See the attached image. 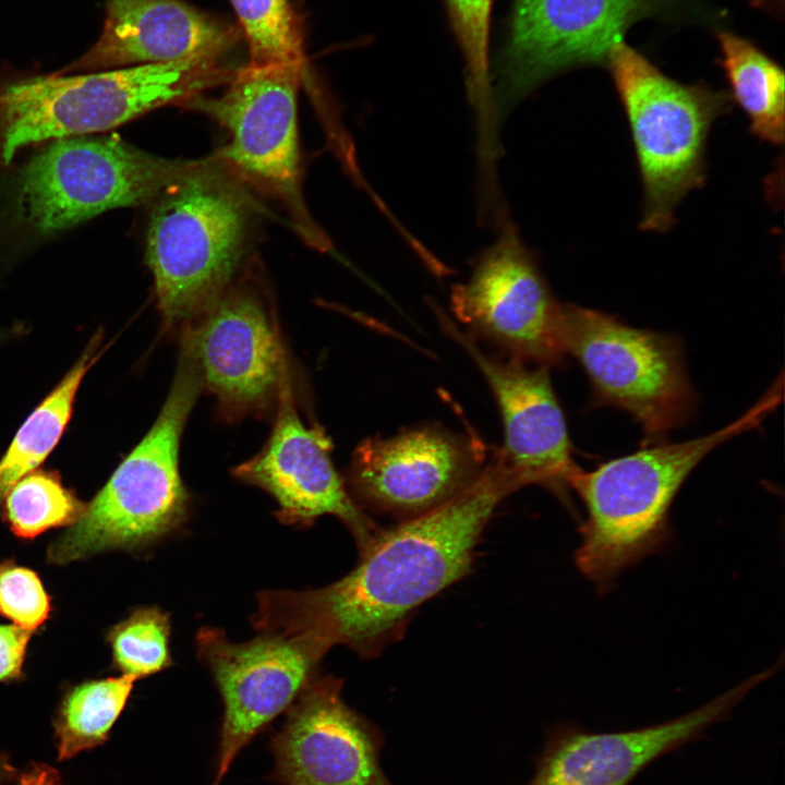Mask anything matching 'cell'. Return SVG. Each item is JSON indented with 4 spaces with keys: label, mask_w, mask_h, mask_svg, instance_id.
<instances>
[{
    "label": "cell",
    "mask_w": 785,
    "mask_h": 785,
    "mask_svg": "<svg viewBox=\"0 0 785 785\" xmlns=\"http://www.w3.org/2000/svg\"><path fill=\"white\" fill-rule=\"evenodd\" d=\"M230 2L247 40L249 64H298L307 70L300 24L290 0Z\"/></svg>",
    "instance_id": "25"
},
{
    "label": "cell",
    "mask_w": 785,
    "mask_h": 785,
    "mask_svg": "<svg viewBox=\"0 0 785 785\" xmlns=\"http://www.w3.org/2000/svg\"><path fill=\"white\" fill-rule=\"evenodd\" d=\"M730 99L744 111L753 135L774 146L785 138V76L783 69L749 40L727 32L717 34Z\"/></svg>",
    "instance_id": "21"
},
{
    "label": "cell",
    "mask_w": 785,
    "mask_h": 785,
    "mask_svg": "<svg viewBox=\"0 0 785 785\" xmlns=\"http://www.w3.org/2000/svg\"><path fill=\"white\" fill-rule=\"evenodd\" d=\"M32 632L0 624V683L23 678V665Z\"/></svg>",
    "instance_id": "28"
},
{
    "label": "cell",
    "mask_w": 785,
    "mask_h": 785,
    "mask_svg": "<svg viewBox=\"0 0 785 785\" xmlns=\"http://www.w3.org/2000/svg\"><path fill=\"white\" fill-rule=\"evenodd\" d=\"M460 45L467 84L476 111L480 140L495 134L496 111L488 75V33L493 0H444Z\"/></svg>",
    "instance_id": "24"
},
{
    "label": "cell",
    "mask_w": 785,
    "mask_h": 785,
    "mask_svg": "<svg viewBox=\"0 0 785 785\" xmlns=\"http://www.w3.org/2000/svg\"><path fill=\"white\" fill-rule=\"evenodd\" d=\"M608 67L631 134L643 189L640 228L664 232L681 201L703 185L706 144L717 118L730 110L727 92L679 83L624 40Z\"/></svg>",
    "instance_id": "6"
},
{
    "label": "cell",
    "mask_w": 785,
    "mask_h": 785,
    "mask_svg": "<svg viewBox=\"0 0 785 785\" xmlns=\"http://www.w3.org/2000/svg\"><path fill=\"white\" fill-rule=\"evenodd\" d=\"M661 4L662 0H514L498 63L499 107L561 71L606 65L611 48L624 40L626 29Z\"/></svg>",
    "instance_id": "13"
},
{
    "label": "cell",
    "mask_w": 785,
    "mask_h": 785,
    "mask_svg": "<svg viewBox=\"0 0 785 785\" xmlns=\"http://www.w3.org/2000/svg\"><path fill=\"white\" fill-rule=\"evenodd\" d=\"M781 665L780 661L699 709L660 724L612 733L559 729L546 742L529 785H628L651 762L728 717Z\"/></svg>",
    "instance_id": "18"
},
{
    "label": "cell",
    "mask_w": 785,
    "mask_h": 785,
    "mask_svg": "<svg viewBox=\"0 0 785 785\" xmlns=\"http://www.w3.org/2000/svg\"><path fill=\"white\" fill-rule=\"evenodd\" d=\"M437 314L444 330L472 358L495 397L504 427V446L497 450L500 460L526 486L542 485L568 499V479L578 466L550 367L487 354L445 314Z\"/></svg>",
    "instance_id": "17"
},
{
    "label": "cell",
    "mask_w": 785,
    "mask_h": 785,
    "mask_svg": "<svg viewBox=\"0 0 785 785\" xmlns=\"http://www.w3.org/2000/svg\"><path fill=\"white\" fill-rule=\"evenodd\" d=\"M274 412L268 439L232 470L234 478L268 493L278 506L275 516L283 524L305 528L322 516H335L362 552L381 530L350 496L331 460L329 437L300 415L290 377Z\"/></svg>",
    "instance_id": "15"
},
{
    "label": "cell",
    "mask_w": 785,
    "mask_h": 785,
    "mask_svg": "<svg viewBox=\"0 0 785 785\" xmlns=\"http://www.w3.org/2000/svg\"><path fill=\"white\" fill-rule=\"evenodd\" d=\"M179 333L181 349L194 360L220 418L235 422L275 411L289 376L276 315L261 281L253 276L234 280Z\"/></svg>",
    "instance_id": "10"
},
{
    "label": "cell",
    "mask_w": 785,
    "mask_h": 785,
    "mask_svg": "<svg viewBox=\"0 0 785 785\" xmlns=\"http://www.w3.org/2000/svg\"><path fill=\"white\" fill-rule=\"evenodd\" d=\"M17 771L11 762L9 754L0 750V785H5L16 778Z\"/></svg>",
    "instance_id": "30"
},
{
    "label": "cell",
    "mask_w": 785,
    "mask_h": 785,
    "mask_svg": "<svg viewBox=\"0 0 785 785\" xmlns=\"http://www.w3.org/2000/svg\"><path fill=\"white\" fill-rule=\"evenodd\" d=\"M3 517L20 539L31 540L49 529L73 526L84 504L63 485L56 471L34 470L20 479L3 498Z\"/></svg>",
    "instance_id": "23"
},
{
    "label": "cell",
    "mask_w": 785,
    "mask_h": 785,
    "mask_svg": "<svg viewBox=\"0 0 785 785\" xmlns=\"http://www.w3.org/2000/svg\"><path fill=\"white\" fill-rule=\"evenodd\" d=\"M51 599L39 576L12 560L0 563V615L34 633L48 620Z\"/></svg>",
    "instance_id": "27"
},
{
    "label": "cell",
    "mask_w": 785,
    "mask_h": 785,
    "mask_svg": "<svg viewBox=\"0 0 785 785\" xmlns=\"http://www.w3.org/2000/svg\"><path fill=\"white\" fill-rule=\"evenodd\" d=\"M169 614L158 606H142L107 633L113 666L135 680L172 665Z\"/></svg>",
    "instance_id": "26"
},
{
    "label": "cell",
    "mask_w": 785,
    "mask_h": 785,
    "mask_svg": "<svg viewBox=\"0 0 785 785\" xmlns=\"http://www.w3.org/2000/svg\"><path fill=\"white\" fill-rule=\"evenodd\" d=\"M342 680L316 675L270 739L271 781L281 785H391L379 764L381 734L349 708Z\"/></svg>",
    "instance_id": "16"
},
{
    "label": "cell",
    "mask_w": 785,
    "mask_h": 785,
    "mask_svg": "<svg viewBox=\"0 0 785 785\" xmlns=\"http://www.w3.org/2000/svg\"><path fill=\"white\" fill-rule=\"evenodd\" d=\"M307 72L298 64H247L235 70L220 97L200 94L180 106L206 113L229 132L217 157L245 186L279 202L303 242L325 252L330 241L311 216L301 185L297 94Z\"/></svg>",
    "instance_id": "8"
},
{
    "label": "cell",
    "mask_w": 785,
    "mask_h": 785,
    "mask_svg": "<svg viewBox=\"0 0 785 785\" xmlns=\"http://www.w3.org/2000/svg\"><path fill=\"white\" fill-rule=\"evenodd\" d=\"M254 203L213 155L153 202L146 262L166 333L202 315L234 281Z\"/></svg>",
    "instance_id": "3"
},
{
    "label": "cell",
    "mask_w": 785,
    "mask_h": 785,
    "mask_svg": "<svg viewBox=\"0 0 785 785\" xmlns=\"http://www.w3.org/2000/svg\"><path fill=\"white\" fill-rule=\"evenodd\" d=\"M526 487L495 454L478 480L442 506L379 531L357 566L318 589L257 594L258 632L311 633L372 656L401 635L423 602L470 571L498 505Z\"/></svg>",
    "instance_id": "1"
},
{
    "label": "cell",
    "mask_w": 785,
    "mask_h": 785,
    "mask_svg": "<svg viewBox=\"0 0 785 785\" xmlns=\"http://www.w3.org/2000/svg\"><path fill=\"white\" fill-rule=\"evenodd\" d=\"M196 56L80 75L34 77L0 96L1 157L45 140L107 131L165 105L228 83L234 71Z\"/></svg>",
    "instance_id": "5"
},
{
    "label": "cell",
    "mask_w": 785,
    "mask_h": 785,
    "mask_svg": "<svg viewBox=\"0 0 785 785\" xmlns=\"http://www.w3.org/2000/svg\"><path fill=\"white\" fill-rule=\"evenodd\" d=\"M559 340L565 357L577 360L589 378L590 408L628 412L642 427L645 445L665 442L693 414L698 398L674 336L561 304Z\"/></svg>",
    "instance_id": "7"
},
{
    "label": "cell",
    "mask_w": 785,
    "mask_h": 785,
    "mask_svg": "<svg viewBox=\"0 0 785 785\" xmlns=\"http://www.w3.org/2000/svg\"><path fill=\"white\" fill-rule=\"evenodd\" d=\"M239 39L237 28L181 0H106L98 40L71 69L219 58Z\"/></svg>",
    "instance_id": "19"
},
{
    "label": "cell",
    "mask_w": 785,
    "mask_h": 785,
    "mask_svg": "<svg viewBox=\"0 0 785 785\" xmlns=\"http://www.w3.org/2000/svg\"><path fill=\"white\" fill-rule=\"evenodd\" d=\"M783 388L780 374L742 415L708 435L642 445L590 471L579 466L572 471L568 486L587 514L575 561L600 593L607 592L624 570L669 543V510L687 478L713 449L758 427L782 402Z\"/></svg>",
    "instance_id": "2"
},
{
    "label": "cell",
    "mask_w": 785,
    "mask_h": 785,
    "mask_svg": "<svg viewBox=\"0 0 785 785\" xmlns=\"http://www.w3.org/2000/svg\"><path fill=\"white\" fill-rule=\"evenodd\" d=\"M101 334L87 343L58 385L32 411L0 458V505L11 487L36 470L63 435L73 412L78 388L101 353Z\"/></svg>",
    "instance_id": "20"
},
{
    "label": "cell",
    "mask_w": 785,
    "mask_h": 785,
    "mask_svg": "<svg viewBox=\"0 0 785 785\" xmlns=\"http://www.w3.org/2000/svg\"><path fill=\"white\" fill-rule=\"evenodd\" d=\"M173 382L154 424L86 505L50 543L47 560L64 565L109 551L145 548L179 530L191 497L179 470L181 436L203 384L182 349Z\"/></svg>",
    "instance_id": "4"
},
{
    "label": "cell",
    "mask_w": 785,
    "mask_h": 785,
    "mask_svg": "<svg viewBox=\"0 0 785 785\" xmlns=\"http://www.w3.org/2000/svg\"><path fill=\"white\" fill-rule=\"evenodd\" d=\"M483 444L438 425L367 437L351 456L345 483L360 508L401 521L459 495L486 467Z\"/></svg>",
    "instance_id": "12"
},
{
    "label": "cell",
    "mask_w": 785,
    "mask_h": 785,
    "mask_svg": "<svg viewBox=\"0 0 785 785\" xmlns=\"http://www.w3.org/2000/svg\"><path fill=\"white\" fill-rule=\"evenodd\" d=\"M212 785H217V784L213 783Z\"/></svg>",
    "instance_id": "31"
},
{
    "label": "cell",
    "mask_w": 785,
    "mask_h": 785,
    "mask_svg": "<svg viewBox=\"0 0 785 785\" xmlns=\"http://www.w3.org/2000/svg\"><path fill=\"white\" fill-rule=\"evenodd\" d=\"M451 307L471 338L487 340L505 357L548 367L565 358L561 303L509 227L481 256L470 279L452 290Z\"/></svg>",
    "instance_id": "14"
},
{
    "label": "cell",
    "mask_w": 785,
    "mask_h": 785,
    "mask_svg": "<svg viewBox=\"0 0 785 785\" xmlns=\"http://www.w3.org/2000/svg\"><path fill=\"white\" fill-rule=\"evenodd\" d=\"M202 159H168L110 135L56 138L17 178L19 218L40 233L71 228L109 209L154 202Z\"/></svg>",
    "instance_id": "9"
},
{
    "label": "cell",
    "mask_w": 785,
    "mask_h": 785,
    "mask_svg": "<svg viewBox=\"0 0 785 785\" xmlns=\"http://www.w3.org/2000/svg\"><path fill=\"white\" fill-rule=\"evenodd\" d=\"M195 647L224 704L214 780L219 785L240 751L318 675L319 662L330 648L306 632H259L234 643L215 627H202Z\"/></svg>",
    "instance_id": "11"
},
{
    "label": "cell",
    "mask_w": 785,
    "mask_h": 785,
    "mask_svg": "<svg viewBox=\"0 0 785 785\" xmlns=\"http://www.w3.org/2000/svg\"><path fill=\"white\" fill-rule=\"evenodd\" d=\"M135 681L126 675L86 680L63 695L52 721L58 761L72 759L108 739Z\"/></svg>",
    "instance_id": "22"
},
{
    "label": "cell",
    "mask_w": 785,
    "mask_h": 785,
    "mask_svg": "<svg viewBox=\"0 0 785 785\" xmlns=\"http://www.w3.org/2000/svg\"><path fill=\"white\" fill-rule=\"evenodd\" d=\"M17 785H62L60 773L49 764L33 762L16 775Z\"/></svg>",
    "instance_id": "29"
}]
</instances>
